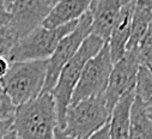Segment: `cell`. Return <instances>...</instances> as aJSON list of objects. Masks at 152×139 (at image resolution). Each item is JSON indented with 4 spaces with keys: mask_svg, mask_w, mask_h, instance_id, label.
<instances>
[{
    "mask_svg": "<svg viewBox=\"0 0 152 139\" xmlns=\"http://www.w3.org/2000/svg\"><path fill=\"white\" fill-rule=\"evenodd\" d=\"M56 127L55 102L50 92L17 107L12 124L19 139H54Z\"/></svg>",
    "mask_w": 152,
    "mask_h": 139,
    "instance_id": "obj_1",
    "label": "cell"
},
{
    "mask_svg": "<svg viewBox=\"0 0 152 139\" xmlns=\"http://www.w3.org/2000/svg\"><path fill=\"white\" fill-rule=\"evenodd\" d=\"M105 42L95 35H90L80 46L79 50L61 70L58 82L52 90V96L55 102L58 126L65 128L66 125V112L71 103L73 91L77 86L82 72L89 60L99 53Z\"/></svg>",
    "mask_w": 152,
    "mask_h": 139,
    "instance_id": "obj_2",
    "label": "cell"
},
{
    "mask_svg": "<svg viewBox=\"0 0 152 139\" xmlns=\"http://www.w3.org/2000/svg\"><path fill=\"white\" fill-rule=\"evenodd\" d=\"M48 60L12 62L7 75L0 79V86L16 107L37 98L43 90Z\"/></svg>",
    "mask_w": 152,
    "mask_h": 139,
    "instance_id": "obj_3",
    "label": "cell"
},
{
    "mask_svg": "<svg viewBox=\"0 0 152 139\" xmlns=\"http://www.w3.org/2000/svg\"><path fill=\"white\" fill-rule=\"evenodd\" d=\"M78 22L79 20H75L56 29H47L42 25L39 26L15 45L7 60L10 64L48 60L55 52L59 42L77 28Z\"/></svg>",
    "mask_w": 152,
    "mask_h": 139,
    "instance_id": "obj_4",
    "label": "cell"
},
{
    "mask_svg": "<svg viewBox=\"0 0 152 139\" xmlns=\"http://www.w3.org/2000/svg\"><path fill=\"white\" fill-rule=\"evenodd\" d=\"M104 95L71 103L66 112L64 131L78 139H89L110 120Z\"/></svg>",
    "mask_w": 152,
    "mask_h": 139,
    "instance_id": "obj_5",
    "label": "cell"
},
{
    "mask_svg": "<svg viewBox=\"0 0 152 139\" xmlns=\"http://www.w3.org/2000/svg\"><path fill=\"white\" fill-rule=\"evenodd\" d=\"M113 66L109 45L105 43L99 53L86 62L79 82L73 91L71 103L104 95Z\"/></svg>",
    "mask_w": 152,
    "mask_h": 139,
    "instance_id": "obj_6",
    "label": "cell"
},
{
    "mask_svg": "<svg viewBox=\"0 0 152 139\" xmlns=\"http://www.w3.org/2000/svg\"><path fill=\"white\" fill-rule=\"evenodd\" d=\"M91 23H92V16L90 10H88L86 13L79 19L77 28L59 42L55 52L48 59L47 77L42 94L52 92V90L54 89L58 82L61 70L77 54V52L79 50L80 46L86 40V37L91 35Z\"/></svg>",
    "mask_w": 152,
    "mask_h": 139,
    "instance_id": "obj_7",
    "label": "cell"
},
{
    "mask_svg": "<svg viewBox=\"0 0 152 139\" xmlns=\"http://www.w3.org/2000/svg\"><path fill=\"white\" fill-rule=\"evenodd\" d=\"M55 4V0H5V7L11 15L7 26L13 32L17 42L41 26Z\"/></svg>",
    "mask_w": 152,
    "mask_h": 139,
    "instance_id": "obj_8",
    "label": "cell"
},
{
    "mask_svg": "<svg viewBox=\"0 0 152 139\" xmlns=\"http://www.w3.org/2000/svg\"><path fill=\"white\" fill-rule=\"evenodd\" d=\"M139 67L140 62L138 52L134 50H127L120 61L114 64L104 94L105 103L110 113L122 96L135 90Z\"/></svg>",
    "mask_w": 152,
    "mask_h": 139,
    "instance_id": "obj_9",
    "label": "cell"
},
{
    "mask_svg": "<svg viewBox=\"0 0 152 139\" xmlns=\"http://www.w3.org/2000/svg\"><path fill=\"white\" fill-rule=\"evenodd\" d=\"M129 0H94L90 4V12L92 16L91 35L99 37L108 43L111 31L120 17L121 9Z\"/></svg>",
    "mask_w": 152,
    "mask_h": 139,
    "instance_id": "obj_10",
    "label": "cell"
},
{
    "mask_svg": "<svg viewBox=\"0 0 152 139\" xmlns=\"http://www.w3.org/2000/svg\"><path fill=\"white\" fill-rule=\"evenodd\" d=\"M134 4L135 1L129 0L121 9L120 17L116 22V25L114 26L111 35H110V39L108 41L109 49H110V58H111L113 64H116L118 61H120L126 54V48L131 39Z\"/></svg>",
    "mask_w": 152,
    "mask_h": 139,
    "instance_id": "obj_11",
    "label": "cell"
},
{
    "mask_svg": "<svg viewBox=\"0 0 152 139\" xmlns=\"http://www.w3.org/2000/svg\"><path fill=\"white\" fill-rule=\"evenodd\" d=\"M91 1L89 0H61L56 1L52 11L42 23L47 29H56L79 20L89 10Z\"/></svg>",
    "mask_w": 152,
    "mask_h": 139,
    "instance_id": "obj_12",
    "label": "cell"
},
{
    "mask_svg": "<svg viewBox=\"0 0 152 139\" xmlns=\"http://www.w3.org/2000/svg\"><path fill=\"white\" fill-rule=\"evenodd\" d=\"M135 99V90L127 92L115 104L109 120L110 139H128L131 126V109Z\"/></svg>",
    "mask_w": 152,
    "mask_h": 139,
    "instance_id": "obj_13",
    "label": "cell"
},
{
    "mask_svg": "<svg viewBox=\"0 0 152 139\" xmlns=\"http://www.w3.org/2000/svg\"><path fill=\"white\" fill-rule=\"evenodd\" d=\"M152 23V0H135L133 17H132V31L131 39L127 45V50L138 52L139 45L147 32Z\"/></svg>",
    "mask_w": 152,
    "mask_h": 139,
    "instance_id": "obj_14",
    "label": "cell"
},
{
    "mask_svg": "<svg viewBox=\"0 0 152 139\" xmlns=\"http://www.w3.org/2000/svg\"><path fill=\"white\" fill-rule=\"evenodd\" d=\"M128 139H152V120L146 104L135 95L131 109V126Z\"/></svg>",
    "mask_w": 152,
    "mask_h": 139,
    "instance_id": "obj_15",
    "label": "cell"
},
{
    "mask_svg": "<svg viewBox=\"0 0 152 139\" xmlns=\"http://www.w3.org/2000/svg\"><path fill=\"white\" fill-rule=\"evenodd\" d=\"M135 95L147 107L152 108V73L144 65H140L138 71Z\"/></svg>",
    "mask_w": 152,
    "mask_h": 139,
    "instance_id": "obj_16",
    "label": "cell"
},
{
    "mask_svg": "<svg viewBox=\"0 0 152 139\" xmlns=\"http://www.w3.org/2000/svg\"><path fill=\"white\" fill-rule=\"evenodd\" d=\"M138 56L140 65L152 70V23L139 45Z\"/></svg>",
    "mask_w": 152,
    "mask_h": 139,
    "instance_id": "obj_17",
    "label": "cell"
},
{
    "mask_svg": "<svg viewBox=\"0 0 152 139\" xmlns=\"http://www.w3.org/2000/svg\"><path fill=\"white\" fill-rule=\"evenodd\" d=\"M16 43H17V39L15 37L13 32L7 25L0 29V56H4L7 59Z\"/></svg>",
    "mask_w": 152,
    "mask_h": 139,
    "instance_id": "obj_18",
    "label": "cell"
},
{
    "mask_svg": "<svg viewBox=\"0 0 152 139\" xmlns=\"http://www.w3.org/2000/svg\"><path fill=\"white\" fill-rule=\"evenodd\" d=\"M17 107L13 104L9 95L0 86V122L13 120Z\"/></svg>",
    "mask_w": 152,
    "mask_h": 139,
    "instance_id": "obj_19",
    "label": "cell"
},
{
    "mask_svg": "<svg viewBox=\"0 0 152 139\" xmlns=\"http://www.w3.org/2000/svg\"><path fill=\"white\" fill-rule=\"evenodd\" d=\"M10 20H11V15L5 7V0H4L3 4L0 5V29L9 25Z\"/></svg>",
    "mask_w": 152,
    "mask_h": 139,
    "instance_id": "obj_20",
    "label": "cell"
},
{
    "mask_svg": "<svg viewBox=\"0 0 152 139\" xmlns=\"http://www.w3.org/2000/svg\"><path fill=\"white\" fill-rule=\"evenodd\" d=\"M89 139H110V137H109V122L107 125H104L95 134H92Z\"/></svg>",
    "mask_w": 152,
    "mask_h": 139,
    "instance_id": "obj_21",
    "label": "cell"
},
{
    "mask_svg": "<svg viewBox=\"0 0 152 139\" xmlns=\"http://www.w3.org/2000/svg\"><path fill=\"white\" fill-rule=\"evenodd\" d=\"M10 66H11V64L6 58L0 56V79L4 78L7 75L9 70H10Z\"/></svg>",
    "mask_w": 152,
    "mask_h": 139,
    "instance_id": "obj_22",
    "label": "cell"
},
{
    "mask_svg": "<svg viewBox=\"0 0 152 139\" xmlns=\"http://www.w3.org/2000/svg\"><path fill=\"white\" fill-rule=\"evenodd\" d=\"M12 124H13V120L1 121V122H0V139H3L12 129Z\"/></svg>",
    "mask_w": 152,
    "mask_h": 139,
    "instance_id": "obj_23",
    "label": "cell"
},
{
    "mask_svg": "<svg viewBox=\"0 0 152 139\" xmlns=\"http://www.w3.org/2000/svg\"><path fill=\"white\" fill-rule=\"evenodd\" d=\"M54 139H78V138H74V137L67 134L62 128H60L58 126L55 128V132H54Z\"/></svg>",
    "mask_w": 152,
    "mask_h": 139,
    "instance_id": "obj_24",
    "label": "cell"
},
{
    "mask_svg": "<svg viewBox=\"0 0 152 139\" xmlns=\"http://www.w3.org/2000/svg\"><path fill=\"white\" fill-rule=\"evenodd\" d=\"M3 139H19V138H18L17 133H16L13 129H11V131H10V132H9V133H7Z\"/></svg>",
    "mask_w": 152,
    "mask_h": 139,
    "instance_id": "obj_25",
    "label": "cell"
},
{
    "mask_svg": "<svg viewBox=\"0 0 152 139\" xmlns=\"http://www.w3.org/2000/svg\"><path fill=\"white\" fill-rule=\"evenodd\" d=\"M147 107V106H146ZM147 112H148V115H150V119L152 120V108H150V107H147Z\"/></svg>",
    "mask_w": 152,
    "mask_h": 139,
    "instance_id": "obj_26",
    "label": "cell"
},
{
    "mask_svg": "<svg viewBox=\"0 0 152 139\" xmlns=\"http://www.w3.org/2000/svg\"><path fill=\"white\" fill-rule=\"evenodd\" d=\"M3 1H4V0H0V5H1V4H3Z\"/></svg>",
    "mask_w": 152,
    "mask_h": 139,
    "instance_id": "obj_27",
    "label": "cell"
},
{
    "mask_svg": "<svg viewBox=\"0 0 152 139\" xmlns=\"http://www.w3.org/2000/svg\"><path fill=\"white\" fill-rule=\"evenodd\" d=\"M148 70H150V68H148ZM150 71H151V73H152V70H150Z\"/></svg>",
    "mask_w": 152,
    "mask_h": 139,
    "instance_id": "obj_28",
    "label": "cell"
}]
</instances>
